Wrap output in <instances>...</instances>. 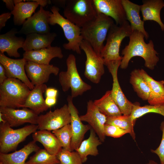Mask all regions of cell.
Returning <instances> with one entry per match:
<instances>
[{
	"label": "cell",
	"instance_id": "8",
	"mask_svg": "<svg viewBox=\"0 0 164 164\" xmlns=\"http://www.w3.org/2000/svg\"><path fill=\"white\" fill-rule=\"evenodd\" d=\"M38 129V125L31 124L12 129L6 122L0 124V153H7L16 149L18 145Z\"/></svg>",
	"mask_w": 164,
	"mask_h": 164
},
{
	"label": "cell",
	"instance_id": "23",
	"mask_svg": "<svg viewBox=\"0 0 164 164\" xmlns=\"http://www.w3.org/2000/svg\"><path fill=\"white\" fill-rule=\"evenodd\" d=\"M36 142L31 141L20 149L12 153H0V164H25L29 155L40 149Z\"/></svg>",
	"mask_w": 164,
	"mask_h": 164
},
{
	"label": "cell",
	"instance_id": "48",
	"mask_svg": "<svg viewBox=\"0 0 164 164\" xmlns=\"http://www.w3.org/2000/svg\"></svg>",
	"mask_w": 164,
	"mask_h": 164
},
{
	"label": "cell",
	"instance_id": "11",
	"mask_svg": "<svg viewBox=\"0 0 164 164\" xmlns=\"http://www.w3.org/2000/svg\"><path fill=\"white\" fill-rule=\"evenodd\" d=\"M121 60L107 63L105 64L111 73L113 80L111 91L112 97L120 110L122 114L130 115L133 104L129 101L123 93L120 87L118 78V71Z\"/></svg>",
	"mask_w": 164,
	"mask_h": 164
},
{
	"label": "cell",
	"instance_id": "10",
	"mask_svg": "<svg viewBox=\"0 0 164 164\" xmlns=\"http://www.w3.org/2000/svg\"><path fill=\"white\" fill-rule=\"evenodd\" d=\"M70 111L68 105L65 104L60 108L39 116L37 124L39 130L53 131L70 124Z\"/></svg>",
	"mask_w": 164,
	"mask_h": 164
},
{
	"label": "cell",
	"instance_id": "34",
	"mask_svg": "<svg viewBox=\"0 0 164 164\" xmlns=\"http://www.w3.org/2000/svg\"><path fill=\"white\" fill-rule=\"evenodd\" d=\"M25 164H59L56 155L50 154L45 149H40Z\"/></svg>",
	"mask_w": 164,
	"mask_h": 164
},
{
	"label": "cell",
	"instance_id": "27",
	"mask_svg": "<svg viewBox=\"0 0 164 164\" xmlns=\"http://www.w3.org/2000/svg\"><path fill=\"white\" fill-rule=\"evenodd\" d=\"M33 140L41 143L45 149L50 154L56 155L62 148L55 135L50 131L39 130L33 133Z\"/></svg>",
	"mask_w": 164,
	"mask_h": 164
},
{
	"label": "cell",
	"instance_id": "41",
	"mask_svg": "<svg viewBox=\"0 0 164 164\" xmlns=\"http://www.w3.org/2000/svg\"><path fill=\"white\" fill-rule=\"evenodd\" d=\"M7 78L5 69L3 66L0 63V84L3 83Z\"/></svg>",
	"mask_w": 164,
	"mask_h": 164
},
{
	"label": "cell",
	"instance_id": "25",
	"mask_svg": "<svg viewBox=\"0 0 164 164\" xmlns=\"http://www.w3.org/2000/svg\"><path fill=\"white\" fill-rule=\"evenodd\" d=\"M54 32L47 34L32 33L26 35L22 49L25 51L36 50L51 46L56 36Z\"/></svg>",
	"mask_w": 164,
	"mask_h": 164
},
{
	"label": "cell",
	"instance_id": "29",
	"mask_svg": "<svg viewBox=\"0 0 164 164\" xmlns=\"http://www.w3.org/2000/svg\"><path fill=\"white\" fill-rule=\"evenodd\" d=\"M39 5L33 0L32 1L22 2L15 5L14 9L11 12L13 15L14 25L20 26L32 16Z\"/></svg>",
	"mask_w": 164,
	"mask_h": 164
},
{
	"label": "cell",
	"instance_id": "44",
	"mask_svg": "<svg viewBox=\"0 0 164 164\" xmlns=\"http://www.w3.org/2000/svg\"><path fill=\"white\" fill-rule=\"evenodd\" d=\"M36 2L40 6L44 7L51 3V1L49 0H33Z\"/></svg>",
	"mask_w": 164,
	"mask_h": 164
},
{
	"label": "cell",
	"instance_id": "31",
	"mask_svg": "<svg viewBox=\"0 0 164 164\" xmlns=\"http://www.w3.org/2000/svg\"><path fill=\"white\" fill-rule=\"evenodd\" d=\"M130 82L138 96L143 100H147L151 92L149 86L140 72L135 69L131 73Z\"/></svg>",
	"mask_w": 164,
	"mask_h": 164
},
{
	"label": "cell",
	"instance_id": "40",
	"mask_svg": "<svg viewBox=\"0 0 164 164\" xmlns=\"http://www.w3.org/2000/svg\"><path fill=\"white\" fill-rule=\"evenodd\" d=\"M45 93L46 97L56 98L58 91L54 88H49L46 89Z\"/></svg>",
	"mask_w": 164,
	"mask_h": 164
},
{
	"label": "cell",
	"instance_id": "16",
	"mask_svg": "<svg viewBox=\"0 0 164 164\" xmlns=\"http://www.w3.org/2000/svg\"><path fill=\"white\" fill-rule=\"evenodd\" d=\"M27 76L34 86L42 84L48 81L50 75H57L59 68L52 64H38L27 61L25 67Z\"/></svg>",
	"mask_w": 164,
	"mask_h": 164
},
{
	"label": "cell",
	"instance_id": "12",
	"mask_svg": "<svg viewBox=\"0 0 164 164\" xmlns=\"http://www.w3.org/2000/svg\"><path fill=\"white\" fill-rule=\"evenodd\" d=\"M50 13L40 6L39 10L26 20L18 33L26 35L32 33L44 34L50 32L49 19Z\"/></svg>",
	"mask_w": 164,
	"mask_h": 164
},
{
	"label": "cell",
	"instance_id": "5",
	"mask_svg": "<svg viewBox=\"0 0 164 164\" xmlns=\"http://www.w3.org/2000/svg\"><path fill=\"white\" fill-rule=\"evenodd\" d=\"M66 64L67 71H61L59 74V81L63 91L66 92L70 89L71 96L73 98L91 89V86L81 78L77 69L76 59L74 55H69L66 60Z\"/></svg>",
	"mask_w": 164,
	"mask_h": 164
},
{
	"label": "cell",
	"instance_id": "24",
	"mask_svg": "<svg viewBox=\"0 0 164 164\" xmlns=\"http://www.w3.org/2000/svg\"><path fill=\"white\" fill-rule=\"evenodd\" d=\"M140 5L144 21H153L159 26L162 31H164V24L160 17V12L164 7V2L162 0H144Z\"/></svg>",
	"mask_w": 164,
	"mask_h": 164
},
{
	"label": "cell",
	"instance_id": "7",
	"mask_svg": "<svg viewBox=\"0 0 164 164\" xmlns=\"http://www.w3.org/2000/svg\"><path fill=\"white\" fill-rule=\"evenodd\" d=\"M63 14L66 18L81 28L96 17L97 12L92 0H67Z\"/></svg>",
	"mask_w": 164,
	"mask_h": 164
},
{
	"label": "cell",
	"instance_id": "6",
	"mask_svg": "<svg viewBox=\"0 0 164 164\" xmlns=\"http://www.w3.org/2000/svg\"><path fill=\"white\" fill-rule=\"evenodd\" d=\"M50 10L51 12L49 19V24L59 25L62 29L68 41V43L63 44V48L80 54V45L83 40L81 34V28L62 15L59 13L60 9L58 7L52 6Z\"/></svg>",
	"mask_w": 164,
	"mask_h": 164
},
{
	"label": "cell",
	"instance_id": "43",
	"mask_svg": "<svg viewBox=\"0 0 164 164\" xmlns=\"http://www.w3.org/2000/svg\"><path fill=\"white\" fill-rule=\"evenodd\" d=\"M5 3L6 7L9 10L12 11L14 9L15 5L13 0H3Z\"/></svg>",
	"mask_w": 164,
	"mask_h": 164
},
{
	"label": "cell",
	"instance_id": "36",
	"mask_svg": "<svg viewBox=\"0 0 164 164\" xmlns=\"http://www.w3.org/2000/svg\"><path fill=\"white\" fill-rule=\"evenodd\" d=\"M59 164H83L81 158L77 151H70L62 148L56 155Z\"/></svg>",
	"mask_w": 164,
	"mask_h": 164
},
{
	"label": "cell",
	"instance_id": "45",
	"mask_svg": "<svg viewBox=\"0 0 164 164\" xmlns=\"http://www.w3.org/2000/svg\"><path fill=\"white\" fill-rule=\"evenodd\" d=\"M66 1L67 0H52L51 2L56 5H59L64 8L65 6Z\"/></svg>",
	"mask_w": 164,
	"mask_h": 164
},
{
	"label": "cell",
	"instance_id": "17",
	"mask_svg": "<svg viewBox=\"0 0 164 164\" xmlns=\"http://www.w3.org/2000/svg\"><path fill=\"white\" fill-rule=\"evenodd\" d=\"M97 11L112 18L116 24L121 25L127 21L121 0H92Z\"/></svg>",
	"mask_w": 164,
	"mask_h": 164
},
{
	"label": "cell",
	"instance_id": "46",
	"mask_svg": "<svg viewBox=\"0 0 164 164\" xmlns=\"http://www.w3.org/2000/svg\"><path fill=\"white\" fill-rule=\"evenodd\" d=\"M146 164H158L156 162L153 160H150Z\"/></svg>",
	"mask_w": 164,
	"mask_h": 164
},
{
	"label": "cell",
	"instance_id": "20",
	"mask_svg": "<svg viewBox=\"0 0 164 164\" xmlns=\"http://www.w3.org/2000/svg\"><path fill=\"white\" fill-rule=\"evenodd\" d=\"M23 56L27 61L49 65L52 59L56 57L62 59L63 56L60 47L51 46L38 50L25 51Z\"/></svg>",
	"mask_w": 164,
	"mask_h": 164
},
{
	"label": "cell",
	"instance_id": "18",
	"mask_svg": "<svg viewBox=\"0 0 164 164\" xmlns=\"http://www.w3.org/2000/svg\"><path fill=\"white\" fill-rule=\"evenodd\" d=\"M87 110L84 115L80 116L82 121L88 123L95 132L100 140L104 142L106 136L104 127L107 117L102 113L94 104V101L89 100L87 103Z\"/></svg>",
	"mask_w": 164,
	"mask_h": 164
},
{
	"label": "cell",
	"instance_id": "19",
	"mask_svg": "<svg viewBox=\"0 0 164 164\" xmlns=\"http://www.w3.org/2000/svg\"><path fill=\"white\" fill-rule=\"evenodd\" d=\"M18 33L15 28L11 29L6 33L0 35V53L6 52L11 57H19L20 54L18 50L22 48L25 40L22 37H17Z\"/></svg>",
	"mask_w": 164,
	"mask_h": 164
},
{
	"label": "cell",
	"instance_id": "22",
	"mask_svg": "<svg viewBox=\"0 0 164 164\" xmlns=\"http://www.w3.org/2000/svg\"><path fill=\"white\" fill-rule=\"evenodd\" d=\"M47 88L45 84L35 86L31 90L23 108H29L38 115L47 110L50 108L46 104L43 96Z\"/></svg>",
	"mask_w": 164,
	"mask_h": 164
},
{
	"label": "cell",
	"instance_id": "9",
	"mask_svg": "<svg viewBox=\"0 0 164 164\" xmlns=\"http://www.w3.org/2000/svg\"><path fill=\"white\" fill-rule=\"evenodd\" d=\"M80 48L84 52L86 57L84 75L92 82L97 84L105 72L104 59L84 40H83L81 42Z\"/></svg>",
	"mask_w": 164,
	"mask_h": 164
},
{
	"label": "cell",
	"instance_id": "1",
	"mask_svg": "<svg viewBox=\"0 0 164 164\" xmlns=\"http://www.w3.org/2000/svg\"><path fill=\"white\" fill-rule=\"evenodd\" d=\"M128 44L125 46L121 51L123 55L120 65L122 69L128 67L130 60L135 56L142 58L145 61V66L153 70L159 60L158 53L154 48L153 41L150 40L148 43L144 40L143 34L136 30L133 32L129 37Z\"/></svg>",
	"mask_w": 164,
	"mask_h": 164
},
{
	"label": "cell",
	"instance_id": "32",
	"mask_svg": "<svg viewBox=\"0 0 164 164\" xmlns=\"http://www.w3.org/2000/svg\"><path fill=\"white\" fill-rule=\"evenodd\" d=\"M135 121L130 115H121L114 117H107L106 124L114 125L128 131L133 139L135 140V134L134 126Z\"/></svg>",
	"mask_w": 164,
	"mask_h": 164
},
{
	"label": "cell",
	"instance_id": "35",
	"mask_svg": "<svg viewBox=\"0 0 164 164\" xmlns=\"http://www.w3.org/2000/svg\"><path fill=\"white\" fill-rule=\"evenodd\" d=\"M60 142L63 148L70 151L72 137V132L70 124L67 125L62 128L52 131V132Z\"/></svg>",
	"mask_w": 164,
	"mask_h": 164
},
{
	"label": "cell",
	"instance_id": "37",
	"mask_svg": "<svg viewBox=\"0 0 164 164\" xmlns=\"http://www.w3.org/2000/svg\"><path fill=\"white\" fill-rule=\"evenodd\" d=\"M105 135L114 138L120 137L125 134L129 133L126 130L117 126L105 124L104 127Z\"/></svg>",
	"mask_w": 164,
	"mask_h": 164
},
{
	"label": "cell",
	"instance_id": "47",
	"mask_svg": "<svg viewBox=\"0 0 164 164\" xmlns=\"http://www.w3.org/2000/svg\"><path fill=\"white\" fill-rule=\"evenodd\" d=\"M15 5H16L18 3H19L22 2H23L22 0H13Z\"/></svg>",
	"mask_w": 164,
	"mask_h": 164
},
{
	"label": "cell",
	"instance_id": "39",
	"mask_svg": "<svg viewBox=\"0 0 164 164\" xmlns=\"http://www.w3.org/2000/svg\"><path fill=\"white\" fill-rule=\"evenodd\" d=\"M11 12H8L2 14L0 15V30L4 27L6 22L9 19L12 15Z\"/></svg>",
	"mask_w": 164,
	"mask_h": 164
},
{
	"label": "cell",
	"instance_id": "33",
	"mask_svg": "<svg viewBox=\"0 0 164 164\" xmlns=\"http://www.w3.org/2000/svg\"><path fill=\"white\" fill-rule=\"evenodd\" d=\"M150 113L159 114L164 117V104L160 105H145L140 106L138 104H133L130 116L134 121Z\"/></svg>",
	"mask_w": 164,
	"mask_h": 164
},
{
	"label": "cell",
	"instance_id": "4",
	"mask_svg": "<svg viewBox=\"0 0 164 164\" xmlns=\"http://www.w3.org/2000/svg\"><path fill=\"white\" fill-rule=\"evenodd\" d=\"M133 30L127 21L121 25L114 23L111 26L106 38V43L102 50L101 56L104 59V64L108 62L121 60L119 54L120 48L123 39L129 37Z\"/></svg>",
	"mask_w": 164,
	"mask_h": 164
},
{
	"label": "cell",
	"instance_id": "28",
	"mask_svg": "<svg viewBox=\"0 0 164 164\" xmlns=\"http://www.w3.org/2000/svg\"><path fill=\"white\" fill-rule=\"evenodd\" d=\"M90 130L89 137L83 141L75 150L79 154L83 163L87 161L88 155L96 156L98 154L97 147L102 143L93 129L91 128Z\"/></svg>",
	"mask_w": 164,
	"mask_h": 164
},
{
	"label": "cell",
	"instance_id": "15",
	"mask_svg": "<svg viewBox=\"0 0 164 164\" xmlns=\"http://www.w3.org/2000/svg\"><path fill=\"white\" fill-rule=\"evenodd\" d=\"M73 98L71 95L67 98L68 105L71 115V122L72 137L71 143V151L76 150L83 141L85 133L91 128L89 125L84 124L78 115V111L74 105Z\"/></svg>",
	"mask_w": 164,
	"mask_h": 164
},
{
	"label": "cell",
	"instance_id": "13",
	"mask_svg": "<svg viewBox=\"0 0 164 164\" xmlns=\"http://www.w3.org/2000/svg\"><path fill=\"white\" fill-rule=\"evenodd\" d=\"M3 119L11 127H15L25 123L37 124L38 115L26 108L22 109L0 107Z\"/></svg>",
	"mask_w": 164,
	"mask_h": 164
},
{
	"label": "cell",
	"instance_id": "38",
	"mask_svg": "<svg viewBox=\"0 0 164 164\" xmlns=\"http://www.w3.org/2000/svg\"><path fill=\"white\" fill-rule=\"evenodd\" d=\"M160 129L162 132L161 142L159 146L155 150H151V152L156 154L159 157L161 164L164 163V120L161 123Z\"/></svg>",
	"mask_w": 164,
	"mask_h": 164
},
{
	"label": "cell",
	"instance_id": "2",
	"mask_svg": "<svg viewBox=\"0 0 164 164\" xmlns=\"http://www.w3.org/2000/svg\"><path fill=\"white\" fill-rule=\"evenodd\" d=\"M114 23L111 18L97 12L93 19L81 28L83 40L89 43L95 52L100 55L109 30Z\"/></svg>",
	"mask_w": 164,
	"mask_h": 164
},
{
	"label": "cell",
	"instance_id": "21",
	"mask_svg": "<svg viewBox=\"0 0 164 164\" xmlns=\"http://www.w3.org/2000/svg\"><path fill=\"white\" fill-rule=\"evenodd\" d=\"M125 10L127 20L130 23L133 30H136L142 33L147 39L149 36L148 33L144 27V21L140 15V5L133 3L129 0H121Z\"/></svg>",
	"mask_w": 164,
	"mask_h": 164
},
{
	"label": "cell",
	"instance_id": "42",
	"mask_svg": "<svg viewBox=\"0 0 164 164\" xmlns=\"http://www.w3.org/2000/svg\"><path fill=\"white\" fill-rule=\"evenodd\" d=\"M56 98L46 97L45 99L46 104L49 108L54 106L56 103Z\"/></svg>",
	"mask_w": 164,
	"mask_h": 164
},
{
	"label": "cell",
	"instance_id": "3",
	"mask_svg": "<svg viewBox=\"0 0 164 164\" xmlns=\"http://www.w3.org/2000/svg\"><path fill=\"white\" fill-rule=\"evenodd\" d=\"M31 90L20 80L8 78L0 84V107L23 108Z\"/></svg>",
	"mask_w": 164,
	"mask_h": 164
},
{
	"label": "cell",
	"instance_id": "26",
	"mask_svg": "<svg viewBox=\"0 0 164 164\" xmlns=\"http://www.w3.org/2000/svg\"><path fill=\"white\" fill-rule=\"evenodd\" d=\"M140 71L151 89L148 102L150 105H154L164 104V81L155 80L143 69H140Z\"/></svg>",
	"mask_w": 164,
	"mask_h": 164
},
{
	"label": "cell",
	"instance_id": "14",
	"mask_svg": "<svg viewBox=\"0 0 164 164\" xmlns=\"http://www.w3.org/2000/svg\"><path fill=\"white\" fill-rule=\"evenodd\" d=\"M27 61L24 58L13 59L0 53V63L4 67L8 78L17 79L26 84L31 90L33 85L29 80L26 73L25 67Z\"/></svg>",
	"mask_w": 164,
	"mask_h": 164
},
{
	"label": "cell",
	"instance_id": "30",
	"mask_svg": "<svg viewBox=\"0 0 164 164\" xmlns=\"http://www.w3.org/2000/svg\"><path fill=\"white\" fill-rule=\"evenodd\" d=\"M99 111L107 117H114L122 114L115 102L111 90L107 91L100 98L94 101Z\"/></svg>",
	"mask_w": 164,
	"mask_h": 164
}]
</instances>
